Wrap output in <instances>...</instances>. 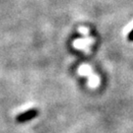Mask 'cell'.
<instances>
[{
	"label": "cell",
	"instance_id": "2",
	"mask_svg": "<svg viewBox=\"0 0 133 133\" xmlns=\"http://www.w3.org/2000/svg\"><path fill=\"white\" fill-rule=\"evenodd\" d=\"M127 38H128L129 42H133V29L130 31V33L128 34V36H127Z\"/></svg>",
	"mask_w": 133,
	"mask_h": 133
},
{
	"label": "cell",
	"instance_id": "1",
	"mask_svg": "<svg viewBox=\"0 0 133 133\" xmlns=\"http://www.w3.org/2000/svg\"><path fill=\"white\" fill-rule=\"evenodd\" d=\"M38 115V110L37 109H30L16 116V121L18 123H25L32 119L36 118Z\"/></svg>",
	"mask_w": 133,
	"mask_h": 133
}]
</instances>
